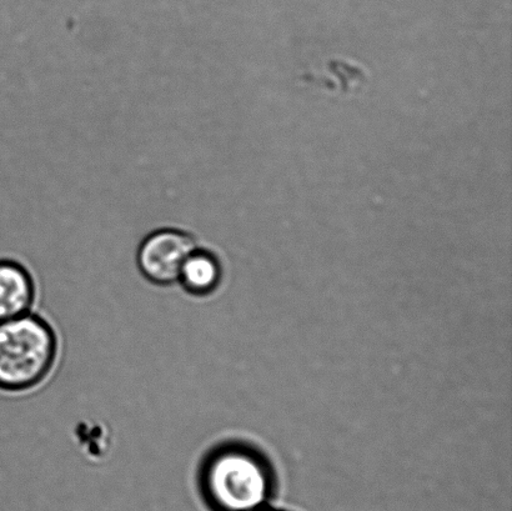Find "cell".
Listing matches in <instances>:
<instances>
[{
    "label": "cell",
    "mask_w": 512,
    "mask_h": 511,
    "mask_svg": "<svg viewBox=\"0 0 512 511\" xmlns=\"http://www.w3.org/2000/svg\"><path fill=\"white\" fill-rule=\"evenodd\" d=\"M195 248H198L197 239L185 230H155L143 240L138 249L139 272L149 283L170 287L178 283L180 270Z\"/></svg>",
    "instance_id": "obj_3"
},
{
    "label": "cell",
    "mask_w": 512,
    "mask_h": 511,
    "mask_svg": "<svg viewBox=\"0 0 512 511\" xmlns=\"http://www.w3.org/2000/svg\"><path fill=\"white\" fill-rule=\"evenodd\" d=\"M59 359L58 332L42 315L0 323V393L34 392L52 377Z\"/></svg>",
    "instance_id": "obj_2"
},
{
    "label": "cell",
    "mask_w": 512,
    "mask_h": 511,
    "mask_svg": "<svg viewBox=\"0 0 512 511\" xmlns=\"http://www.w3.org/2000/svg\"><path fill=\"white\" fill-rule=\"evenodd\" d=\"M38 289L32 272L12 259H0V323L34 312Z\"/></svg>",
    "instance_id": "obj_4"
},
{
    "label": "cell",
    "mask_w": 512,
    "mask_h": 511,
    "mask_svg": "<svg viewBox=\"0 0 512 511\" xmlns=\"http://www.w3.org/2000/svg\"><path fill=\"white\" fill-rule=\"evenodd\" d=\"M199 485L213 511H259L269 507L274 494L268 465L239 444L219 445L205 455Z\"/></svg>",
    "instance_id": "obj_1"
},
{
    "label": "cell",
    "mask_w": 512,
    "mask_h": 511,
    "mask_svg": "<svg viewBox=\"0 0 512 511\" xmlns=\"http://www.w3.org/2000/svg\"><path fill=\"white\" fill-rule=\"evenodd\" d=\"M222 279V263L217 255L198 247L185 260L177 284L192 297L207 298L217 292Z\"/></svg>",
    "instance_id": "obj_5"
},
{
    "label": "cell",
    "mask_w": 512,
    "mask_h": 511,
    "mask_svg": "<svg viewBox=\"0 0 512 511\" xmlns=\"http://www.w3.org/2000/svg\"><path fill=\"white\" fill-rule=\"evenodd\" d=\"M259 511H284V510H276V509H270L269 507L268 508H265V509H261Z\"/></svg>",
    "instance_id": "obj_6"
}]
</instances>
